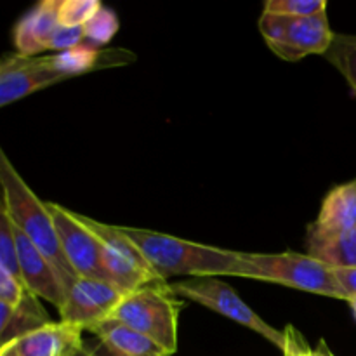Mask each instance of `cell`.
Here are the masks:
<instances>
[{
	"instance_id": "6da1fadb",
	"label": "cell",
	"mask_w": 356,
	"mask_h": 356,
	"mask_svg": "<svg viewBox=\"0 0 356 356\" xmlns=\"http://www.w3.org/2000/svg\"><path fill=\"white\" fill-rule=\"evenodd\" d=\"M139 247L155 273L169 284L174 277H235L240 266V250L219 249L190 242L165 233L120 226Z\"/></svg>"
},
{
	"instance_id": "7a4b0ae2",
	"label": "cell",
	"mask_w": 356,
	"mask_h": 356,
	"mask_svg": "<svg viewBox=\"0 0 356 356\" xmlns=\"http://www.w3.org/2000/svg\"><path fill=\"white\" fill-rule=\"evenodd\" d=\"M0 184L2 207L13 219V225L51 261L68 292L79 277L66 261L47 202H42L33 193L3 149L0 152Z\"/></svg>"
},
{
	"instance_id": "3957f363",
	"label": "cell",
	"mask_w": 356,
	"mask_h": 356,
	"mask_svg": "<svg viewBox=\"0 0 356 356\" xmlns=\"http://www.w3.org/2000/svg\"><path fill=\"white\" fill-rule=\"evenodd\" d=\"M235 277L270 282L309 294L346 301L332 268L308 254H259L240 250V266Z\"/></svg>"
},
{
	"instance_id": "277c9868",
	"label": "cell",
	"mask_w": 356,
	"mask_h": 356,
	"mask_svg": "<svg viewBox=\"0 0 356 356\" xmlns=\"http://www.w3.org/2000/svg\"><path fill=\"white\" fill-rule=\"evenodd\" d=\"M183 301L169 284L148 285L124 294L110 320L120 322L163 348L169 355L177 351V320Z\"/></svg>"
},
{
	"instance_id": "5b68a950",
	"label": "cell",
	"mask_w": 356,
	"mask_h": 356,
	"mask_svg": "<svg viewBox=\"0 0 356 356\" xmlns=\"http://www.w3.org/2000/svg\"><path fill=\"white\" fill-rule=\"evenodd\" d=\"M170 291L181 299H188L204 308L212 309L219 315L226 316L232 322L247 327L252 332L259 334L270 341L275 348L285 351L287 348V334L285 330H277L270 323L264 322L238 294L232 285L218 277H197L184 278L169 284Z\"/></svg>"
},
{
	"instance_id": "8992f818",
	"label": "cell",
	"mask_w": 356,
	"mask_h": 356,
	"mask_svg": "<svg viewBox=\"0 0 356 356\" xmlns=\"http://www.w3.org/2000/svg\"><path fill=\"white\" fill-rule=\"evenodd\" d=\"M259 31L268 47L284 61H299L306 56H325L334 40L327 13L309 17L261 14Z\"/></svg>"
},
{
	"instance_id": "52a82bcc",
	"label": "cell",
	"mask_w": 356,
	"mask_h": 356,
	"mask_svg": "<svg viewBox=\"0 0 356 356\" xmlns=\"http://www.w3.org/2000/svg\"><path fill=\"white\" fill-rule=\"evenodd\" d=\"M80 219L99 238L103 245L104 268L110 275L111 284L117 285L124 294L148 287V285L167 284L155 273L139 247L122 232L120 226L96 221L83 214H80Z\"/></svg>"
},
{
	"instance_id": "ba28073f",
	"label": "cell",
	"mask_w": 356,
	"mask_h": 356,
	"mask_svg": "<svg viewBox=\"0 0 356 356\" xmlns=\"http://www.w3.org/2000/svg\"><path fill=\"white\" fill-rule=\"evenodd\" d=\"M49 212L54 219L61 249L66 261L79 278H96L110 282L103 259V245L99 238L90 232L89 226L80 219V214L65 209L63 205L47 202Z\"/></svg>"
},
{
	"instance_id": "9c48e42d",
	"label": "cell",
	"mask_w": 356,
	"mask_h": 356,
	"mask_svg": "<svg viewBox=\"0 0 356 356\" xmlns=\"http://www.w3.org/2000/svg\"><path fill=\"white\" fill-rule=\"evenodd\" d=\"M70 76L59 70L56 56H3L0 63V106H9L30 94L61 83Z\"/></svg>"
},
{
	"instance_id": "30bf717a",
	"label": "cell",
	"mask_w": 356,
	"mask_h": 356,
	"mask_svg": "<svg viewBox=\"0 0 356 356\" xmlns=\"http://www.w3.org/2000/svg\"><path fill=\"white\" fill-rule=\"evenodd\" d=\"M124 298L117 285L96 278H79L66 292L65 306L59 309V320L76 325L83 332L111 318L115 308Z\"/></svg>"
},
{
	"instance_id": "8fae6325",
	"label": "cell",
	"mask_w": 356,
	"mask_h": 356,
	"mask_svg": "<svg viewBox=\"0 0 356 356\" xmlns=\"http://www.w3.org/2000/svg\"><path fill=\"white\" fill-rule=\"evenodd\" d=\"M14 232H16L17 252H19L21 280L24 287L38 299H45L61 309L66 301V289L56 268L16 226H14Z\"/></svg>"
},
{
	"instance_id": "7c38bea8",
	"label": "cell",
	"mask_w": 356,
	"mask_h": 356,
	"mask_svg": "<svg viewBox=\"0 0 356 356\" xmlns=\"http://www.w3.org/2000/svg\"><path fill=\"white\" fill-rule=\"evenodd\" d=\"M59 0H42L24 13L14 26V45L23 56H38L51 51V42L61 26L58 14Z\"/></svg>"
},
{
	"instance_id": "4fadbf2b",
	"label": "cell",
	"mask_w": 356,
	"mask_h": 356,
	"mask_svg": "<svg viewBox=\"0 0 356 356\" xmlns=\"http://www.w3.org/2000/svg\"><path fill=\"white\" fill-rule=\"evenodd\" d=\"M83 341L80 327L58 320L10 344L21 356H73L83 346Z\"/></svg>"
},
{
	"instance_id": "5bb4252c",
	"label": "cell",
	"mask_w": 356,
	"mask_h": 356,
	"mask_svg": "<svg viewBox=\"0 0 356 356\" xmlns=\"http://www.w3.org/2000/svg\"><path fill=\"white\" fill-rule=\"evenodd\" d=\"M356 228V179L332 188L323 198L315 221L306 232L334 235Z\"/></svg>"
},
{
	"instance_id": "9a60e30c",
	"label": "cell",
	"mask_w": 356,
	"mask_h": 356,
	"mask_svg": "<svg viewBox=\"0 0 356 356\" xmlns=\"http://www.w3.org/2000/svg\"><path fill=\"white\" fill-rule=\"evenodd\" d=\"M52 323L51 316L40 305L38 298L26 292L23 301L16 306L0 302V348Z\"/></svg>"
},
{
	"instance_id": "2e32d148",
	"label": "cell",
	"mask_w": 356,
	"mask_h": 356,
	"mask_svg": "<svg viewBox=\"0 0 356 356\" xmlns=\"http://www.w3.org/2000/svg\"><path fill=\"white\" fill-rule=\"evenodd\" d=\"M90 332L113 356H170L145 334L115 320H106Z\"/></svg>"
},
{
	"instance_id": "e0dca14e",
	"label": "cell",
	"mask_w": 356,
	"mask_h": 356,
	"mask_svg": "<svg viewBox=\"0 0 356 356\" xmlns=\"http://www.w3.org/2000/svg\"><path fill=\"white\" fill-rule=\"evenodd\" d=\"M306 254L332 270L356 268V228L334 235L306 232Z\"/></svg>"
},
{
	"instance_id": "ac0fdd59",
	"label": "cell",
	"mask_w": 356,
	"mask_h": 356,
	"mask_svg": "<svg viewBox=\"0 0 356 356\" xmlns=\"http://www.w3.org/2000/svg\"><path fill=\"white\" fill-rule=\"evenodd\" d=\"M323 58L344 76L356 97V35H334L332 45Z\"/></svg>"
},
{
	"instance_id": "d6986e66",
	"label": "cell",
	"mask_w": 356,
	"mask_h": 356,
	"mask_svg": "<svg viewBox=\"0 0 356 356\" xmlns=\"http://www.w3.org/2000/svg\"><path fill=\"white\" fill-rule=\"evenodd\" d=\"M0 271H6L10 277L21 280L16 232H14L13 219L3 207H0Z\"/></svg>"
},
{
	"instance_id": "ffe728a7",
	"label": "cell",
	"mask_w": 356,
	"mask_h": 356,
	"mask_svg": "<svg viewBox=\"0 0 356 356\" xmlns=\"http://www.w3.org/2000/svg\"><path fill=\"white\" fill-rule=\"evenodd\" d=\"M264 14L289 17H309L327 13V0H268L263 6Z\"/></svg>"
},
{
	"instance_id": "44dd1931",
	"label": "cell",
	"mask_w": 356,
	"mask_h": 356,
	"mask_svg": "<svg viewBox=\"0 0 356 356\" xmlns=\"http://www.w3.org/2000/svg\"><path fill=\"white\" fill-rule=\"evenodd\" d=\"M101 9L103 3L97 0H59V23L65 26H86Z\"/></svg>"
},
{
	"instance_id": "7402d4cb",
	"label": "cell",
	"mask_w": 356,
	"mask_h": 356,
	"mask_svg": "<svg viewBox=\"0 0 356 356\" xmlns=\"http://www.w3.org/2000/svg\"><path fill=\"white\" fill-rule=\"evenodd\" d=\"M118 30V19L113 10L103 9L86 24V44L87 47L99 49V45H104L115 37Z\"/></svg>"
},
{
	"instance_id": "603a6c76",
	"label": "cell",
	"mask_w": 356,
	"mask_h": 356,
	"mask_svg": "<svg viewBox=\"0 0 356 356\" xmlns=\"http://www.w3.org/2000/svg\"><path fill=\"white\" fill-rule=\"evenodd\" d=\"M28 289L17 278L10 277L6 271H0V302L9 306L19 305L26 296Z\"/></svg>"
},
{
	"instance_id": "cb8c5ba5",
	"label": "cell",
	"mask_w": 356,
	"mask_h": 356,
	"mask_svg": "<svg viewBox=\"0 0 356 356\" xmlns=\"http://www.w3.org/2000/svg\"><path fill=\"white\" fill-rule=\"evenodd\" d=\"M285 334H287V346L294 351L296 356H334L330 353V350L327 348L325 341H320L318 348L316 350H309L308 343L305 341V337L301 336L299 330H296L294 327L289 325L285 329Z\"/></svg>"
},
{
	"instance_id": "d4e9b609",
	"label": "cell",
	"mask_w": 356,
	"mask_h": 356,
	"mask_svg": "<svg viewBox=\"0 0 356 356\" xmlns=\"http://www.w3.org/2000/svg\"><path fill=\"white\" fill-rule=\"evenodd\" d=\"M334 275L346 296V301L356 298V268H339V270H334Z\"/></svg>"
},
{
	"instance_id": "484cf974",
	"label": "cell",
	"mask_w": 356,
	"mask_h": 356,
	"mask_svg": "<svg viewBox=\"0 0 356 356\" xmlns=\"http://www.w3.org/2000/svg\"><path fill=\"white\" fill-rule=\"evenodd\" d=\"M73 356H113L106 348L103 346L99 339H86L83 341V346L80 348V351Z\"/></svg>"
},
{
	"instance_id": "4316f807",
	"label": "cell",
	"mask_w": 356,
	"mask_h": 356,
	"mask_svg": "<svg viewBox=\"0 0 356 356\" xmlns=\"http://www.w3.org/2000/svg\"><path fill=\"white\" fill-rule=\"evenodd\" d=\"M0 356H21L19 351L16 350L14 344H7V346L0 348Z\"/></svg>"
},
{
	"instance_id": "83f0119b",
	"label": "cell",
	"mask_w": 356,
	"mask_h": 356,
	"mask_svg": "<svg viewBox=\"0 0 356 356\" xmlns=\"http://www.w3.org/2000/svg\"><path fill=\"white\" fill-rule=\"evenodd\" d=\"M348 305L351 306V312H353V315H355V318H356V298H351L350 301H348Z\"/></svg>"
},
{
	"instance_id": "f1b7e54d",
	"label": "cell",
	"mask_w": 356,
	"mask_h": 356,
	"mask_svg": "<svg viewBox=\"0 0 356 356\" xmlns=\"http://www.w3.org/2000/svg\"><path fill=\"white\" fill-rule=\"evenodd\" d=\"M284 356H296V353L291 350V348L287 346V348H285V351H284Z\"/></svg>"
}]
</instances>
